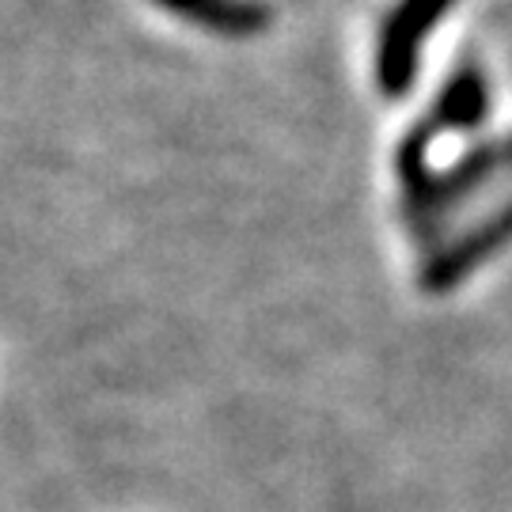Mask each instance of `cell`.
I'll list each match as a JSON object with an SVG mask.
<instances>
[{
    "label": "cell",
    "mask_w": 512,
    "mask_h": 512,
    "mask_svg": "<svg viewBox=\"0 0 512 512\" xmlns=\"http://www.w3.org/2000/svg\"><path fill=\"white\" fill-rule=\"evenodd\" d=\"M452 0H399V8L387 19L376 54V76L387 95H399L410 88L418 73V54L425 35L433 31Z\"/></svg>",
    "instance_id": "cell-1"
},
{
    "label": "cell",
    "mask_w": 512,
    "mask_h": 512,
    "mask_svg": "<svg viewBox=\"0 0 512 512\" xmlns=\"http://www.w3.org/2000/svg\"><path fill=\"white\" fill-rule=\"evenodd\" d=\"M160 4L217 35H255L270 23L266 8L255 0H160Z\"/></svg>",
    "instance_id": "cell-2"
},
{
    "label": "cell",
    "mask_w": 512,
    "mask_h": 512,
    "mask_svg": "<svg viewBox=\"0 0 512 512\" xmlns=\"http://www.w3.org/2000/svg\"><path fill=\"white\" fill-rule=\"evenodd\" d=\"M497 171H512V137L494 148H482L475 156H467V160L437 186V198H452L456 190H467V186L482 183V179H490Z\"/></svg>",
    "instance_id": "cell-3"
}]
</instances>
